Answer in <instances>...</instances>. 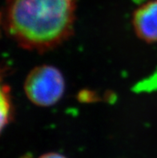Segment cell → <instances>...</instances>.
<instances>
[{
	"label": "cell",
	"instance_id": "6da1fadb",
	"mask_svg": "<svg viewBox=\"0 0 157 158\" xmlns=\"http://www.w3.org/2000/svg\"><path fill=\"white\" fill-rule=\"evenodd\" d=\"M78 0H6L2 25L25 50L44 53L73 35Z\"/></svg>",
	"mask_w": 157,
	"mask_h": 158
},
{
	"label": "cell",
	"instance_id": "7a4b0ae2",
	"mask_svg": "<svg viewBox=\"0 0 157 158\" xmlns=\"http://www.w3.org/2000/svg\"><path fill=\"white\" fill-rule=\"evenodd\" d=\"M65 88V79L61 71L50 64L32 68L23 84L27 98L33 104L42 108L57 104L64 96Z\"/></svg>",
	"mask_w": 157,
	"mask_h": 158
},
{
	"label": "cell",
	"instance_id": "3957f363",
	"mask_svg": "<svg viewBox=\"0 0 157 158\" xmlns=\"http://www.w3.org/2000/svg\"><path fill=\"white\" fill-rule=\"evenodd\" d=\"M131 23L139 40L147 44L157 43V0H150L136 8Z\"/></svg>",
	"mask_w": 157,
	"mask_h": 158
},
{
	"label": "cell",
	"instance_id": "277c9868",
	"mask_svg": "<svg viewBox=\"0 0 157 158\" xmlns=\"http://www.w3.org/2000/svg\"><path fill=\"white\" fill-rule=\"evenodd\" d=\"M12 102L10 97V89L8 85H2L1 90V128L7 125L11 121Z\"/></svg>",
	"mask_w": 157,
	"mask_h": 158
},
{
	"label": "cell",
	"instance_id": "5b68a950",
	"mask_svg": "<svg viewBox=\"0 0 157 158\" xmlns=\"http://www.w3.org/2000/svg\"><path fill=\"white\" fill-rule=\"evenodd\" d=\"M39 158H68L66 157L64 155L61 154L60 152H50L44 153V154L41 155Z\"/></svg>",
	"mask_w": 157,
	"mask_h": 158
}]
</instances>
